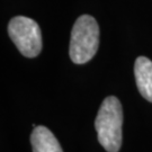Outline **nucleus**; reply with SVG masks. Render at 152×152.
<instances>
[{
    "label": "nucleus",
    "instance_id": "1",
    "mask_svg": "<svg viewBox=\"0 0 152 152\" xmlns=\"http://www.w3.org/2000/svg\"><path fill=\"white\" fill-rule=\"evenodd\" d=\"M123 109L118 98L108 96L104 99L95 121V129L100 145L107 152H118L122 145Z\"/></svg>",
    "mask_w": 152,
    "mask_h": 152
},
{
    "label": "nucleus",
    "instance_id": "2",
    "mask_svg": "<svg viewBox=\"0 0 152 152\" xmlns=\"http://www.w3.org/2000/svg\"><path fill=\"white\" fill-rule=\"evenodd\" d=\"M99 45V27L94 17L82 15L76 20L70 38V58L77 64H83L95 56Z\"/></svg>",
    "mask_w": 152,
    "mask_h": 152
},
{
    "label": "nucleus",
    "instance_id": "3",
    "mask_svg": "<svg viewBox=\"0 0 152 152\" xmlns=\"http://www.w3.org/2000/svg\"><path fill=\"white\" fill-rule=\"evenodd\" d=\"M8 34L24 56L35 58L41 53L42 33L38 24L32 18L14 17L8 25Z\"/></svg>",
    "mask_w": 152,
    "mask_h": 152
},
{
    "label": "nucleus",
    "instance_id": "4",
    "mask_svg": "<svg viewBox=\"0 0 152 152\" xmlns=\"http://www.w3.org/2000/svg\"><path fill=\"white\" fill-rule=\"evenodd\" d=\"M134 76L140 94L152 103V61L139 56L134 64Z\"/></svg>",
    "mask_w": 152,
    "mask_h": 152
},
{
    "label": "nucleus",
    "instance_id": "5",
    "mask_svg": "<svg viewBox=\"0 0 152 152\" xmlns=\"http://www.w3.org/2000/svg\"><path fill=\"white\" fill-rule=\"evenodd\" d=\"M33 152H63L54 134L45 126L34 127L31 134Z\"/></svg>",
    "mask_w": 152,
    "mask_h": 152
}]
</instances>
